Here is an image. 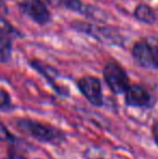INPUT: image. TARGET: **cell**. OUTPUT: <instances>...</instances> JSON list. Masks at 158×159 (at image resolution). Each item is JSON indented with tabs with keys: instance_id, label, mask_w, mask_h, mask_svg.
<instances>
[{
	"instance_id": "cell-10",
	"label": "cell",
	"mask_w": 158,
	"mask_h": 159,
	"mask_svg": "<svg viewBox=\"0 0 158 159\" xmlns=\"http://www.w3.org/2000/svg\"><path fill=\"white\" fill-rule=\"evenodd\" d=\"M12 42L8 34L0 32V62L6 63L11 59Z\"/></svg>"
},
{
	"instance_id": "cell-12",
	"label": "cell",
	"mask_w": 158,
	"mask_h": 159,
	"mask_svg": "<svg viewBox=\"0 0 158 159\" xmlns=\"http://www.w3.org/2000/svg\"><path fill=\"white\" fill-rule=\"evenodd\" d=\"M11 107V98L6 90L0 88V109L7 111Z\"/></svg>"
},
{
	"instance_id": "cell-9",
	"label": "cell",
	"mask_w": 158,
	"mask_h": 159,
	"mask_svg": "<svg viewBox=\"0 0 158 159\" xmlns=\"http://www.w3.org/2000/svg\"><path fill=\"white\" fill-rule=\"evenodd\" d=\"M134 16L138 21L145 24H153L156 21V14L154 10L147 4H139L134 10Z\"/></svg>"
},
{
	"instance_id": "cell-3",
	"label": "cell",
	"mask_w": 158,
	"mask_h": 159,
	"mask_svg": "<svg viewBox=\"0 0 158 159\" xmlns=\"http://www.w3.org/2000/svg\"><path fill=\"white\" fill-rule=\"evenodd\" d=\"M19 127L23 131L29 133L33 138L36 140L41 141V142L47 143H60L63 140L64 135L61 130L56 129L54 127L48 126V125L40 124L33 120H21L19 122Z\"/></svg>"
},
{
	"instance_id": "cell-5",
	"label": "cell",
	"mask_w": 158,
	"mask_h": 159,
	"mask_svg": "<svg viewBox=\"0 0 158 159\" xmlns=\"http://www.w3.org/2000/svg\"><path fill=\"white\" fill-rule=\"evenodd\" d=\"M20 9L30 20L40 25L49 23L51 20L50 12L41 0H24L20 3Z\"/></svg>"
},
{
	"instance_id": "cell-1",
	"label": "cell",
	"mask_w": 158,
	"mask_h": 159,
	"mask_svg": "<svg viewBox=\"0 0 158 159\" xmlns=\"http://www.w3.org/2000/svg\"><path fill=\"white\" fill-rule=\"evenodd\" d=\"M72 27L84 33L87 35L91 36L97 41L102 43L110 44V46L122 47L124 46V39L119 32L112 27H103V26H97L94 24L86 23V22L75 21L72 23Z\"/></svg>"
},
{
	"instance_id": "cell-2",
	"label": "cell",
	"mask_w": 158,
	"mask_h": 159,
	"mask_svg": "<svg viewBox=\"0 0 158 159\" xmlns=\"http://www.w3.org/2000/svg\"><path fill=\"white\" fill-rule=\"evenodd\" d=\"M132 55L141 66L158 68V38L146 37L138 40L132 47Z\"/></svg>"
},
{
	"instance_id": "cell-15",
	"label": "cell",
	"mask_w": 158,
	"mask_h": 159,
	"mask_svg": "<svg viewBox=\"0 0 158 159\" xmlns=\"http://www.w3.org/2000/svg\"><path fill=\"white\" fill-rule=\"evenodd\" d=\"M8 9H7V6L6 3H4V1H0V16H2V15H4L7 12H8Z\"/></svg>"
},
{
	"instance_id": "cell-6",
	"label": "cell",
	"mask_w": 158,
	"mask_h": 159,
	"mask_svg": "<svg viewBox=\"0 0 158 159\" xmlns=\"http://www.w3.org/2000/svg\"><path fill=\"white\" fill-rule=\"evenodd\" d=\"M78 88L90 103L97 106L102 105L103 103L102 86L97 78L93 76H84L78 81Z\"/></svg>"
},
{
	"instance_id": "cell-7",
	"label": "cell",
	"mask_w": 158,
	"mask_h": 159,
	"mask_svg": "<svg viewBox=\"0 0 158 159\" xmlns=\"http://www.w3.org/2000/svg\"><path fill=\"white\" fill-rule=\"evenodd\" d=\"M124 100L129 106L148 107L152 104V96L146 89L139 84H132L124 91Z\"/></svg>"
},
{
	"instance_id": "cell-8",
	"label": "cell",
	"mask_w": 158,
	"mask_h": 159,
	"mask_svg": "<svg viewBox=\"0 0 158 159\" xmlns=\"http://www.w3.org/2000/svg\"><path fill=\"white\" fill-rule=\"evenodd\" d=\"M56 2L60 6L63 7V8L68 9L70 11L79 12L81 14L87 15V16H90V17H99L97 13L100 11L97 8L84 4L80 0H56Z\"/></svg>"
},
{
	"instance_id": "cell-14",
	"label": "cell",
	"mask_w": 158,
	"mask_h": 159,
	"mask_svg": "<svg viewBox=\"0 0 158 159\" xmlns=\"http://www.w3.org/2000/svg\"><path fill=\"white\" fill-rule=\"evenodd\" d=\"M152 131H153V138H154L155 143H156V144L158 145V121L154 124Z\"/></svg>"
},
{
	"instance_id": "cell-13",
	"label": "cell",
	"mask_w": 158,
	"mask_h": 159,
	"mask_svg": "<svg viewBox=\"0 0 158 159\" xmlns=\"http://www.w3.org/2000/svg\"><path fill=\"white\" fill-rule=\"evenodd\" d=\"M11 140H13L12 134L0 122V141H11Z\"/></svg>"
},
{
	"instance_id": "cell-11",
	"label": "cell",
	"mask_w": 158,
	"mask_h": 159,
	"mask_svg": "<svg viewBox=\"0 0 158 159\" xmlns=\"http://www.w3.org/2000/svg\"><path fill=\"white\" fill-rule=\"evenodd\" d=\"M30 64H32V66L34 67L36 70H38L39 73H41L48 80H54V78L57 76V73L54 68L50 67L49 65L41 63V62L37 61V60L32 61L30 62Z\"/></svg>"
},
{
	"instance_id": "cell-16",
	"label": "cell",
	"mask_w": 158,
	"mask_h": 159,
	"mask_svg": "<svg viewBox=\"0 0 158 159\" xmlns=\"http://www.w3.org/2000/svg\"><path fill=\"white\" fill-rule=\"evenodd\" d=\"M0 1H6V0H0Z\"/></svg>"
},
{
	"instance_id": "cell-4",
	"label": "cell",
	"mask_w": 158,
	"mask_h": 159,
	"mask_svg": "<svg viewBox=\"0 0 158 159\" xmlns=\"http://www.w3.org/2000/svg\"><path fill=\"white\" fill-rule=\"evenodd\" d=\"M105 79L110 89L116 94L124 93L129 87V78L126 70L116 61H111L104 66L103 70Z\"/></svg>"
}]
</instances>
